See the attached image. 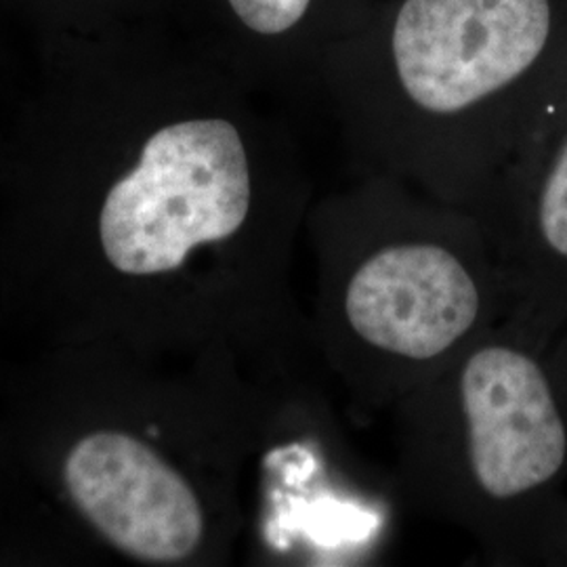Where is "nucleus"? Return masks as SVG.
Segmentation results:
<instances>
[{"instance_id": "nucleus-7", "label": "nucleus", "mask_w": 567, "mask_h": 567, "mask_svg": "<svg viewBox=\"0 0 567 567\" xmlns=\"http://www.w3.org/2000/svg\"><path fill=\"white\" fill-rule=\"evenodd\" d=\"M244 30L276 42L282 76L301 102H316L326 58L362 23L374 0H225Z\"/></svg>"}, {"instance_id": "nucleus-3", "label": "nucleus", "mask_w": 567, "mask_h": 567, "mask_svg": "<svg viewBox=\"0 0 567 567\" xmlns=\"http://www.w3.org/2000/svg\"><path fill=\"white\" fill-rule=\"evenodd\" d=\"M566 95L567 0H374L316 86L355 175L484 225Z\"/></svg>"}, {"instance_id": "nucleus-5", "label": "nucleus", "mask_w": 567, "mask_h": 567, "mask_svg": "<svg viewBox=\"0 0 567 567\" xmlns=\"http://www.w3.org/2000/svg\"><path fill=\"white\" fill-rule=\"evenodd\" d=\"M389 412L400 505L489 566L567 567V324L515 311Z\"/></svg>"}, {"instance_id": "nucleus-1", "label": "nucleus", "mask_w": 567, "mask_h": 567, "mask_svg": "<svg viewBox=\"0 0 567 567\" xmlns=\"http://www.w3.org/2000/svg\"><path fill=\"white\" fill-rule=\"evenodd\" d=\"M313 200L282 126L221 107L164 114L107 179L0 213V324L21 347L224 355L269 379L313 377L292 284Z\"/></svg>"}, {"instance_id": "nucleus-6", "label": "nucleus", "mask_w": 567, "mask_h": 567, "mask_svg": "<svg viewBox=\"0 0 567 567\" xmlns=\"http://www.w3.org/2000/svg\"><path fill=\"white\" fill-rule=\"evenodd\" d=\"M517 311L567 324V95L486 221Z\"/></svg>"}, {"instance_id": "nucleus-2", "label": "nucleus", "mask_w": 567, "mask_h": 567, "mask_svg": "<svg viewBox=\"0 0 567 567\" xmlns=\"http://www.w3.org/2000/svg\"><path fill=\"white\" fill-rule=\"evenodd\" d=\"M21 349L0 364V564L231 566L252 458L301 381L224 355Z\"/></svg>"}, {"instance_id": "nucleus-4", "label": "nucleus", "mask_w": 567, "mask_h": 567, "mask_svg": "<svg viewBox=\"0 0 567 567\" xmlns=\"http://www.w3.org/2000/svg\"><path fill=\"white\" fill-rule=\"evenodd\" d=\"M318 362L360 416L391 410L517 311L484 221L385 175L316 198Z\"/></svg>"}]
</instances>
